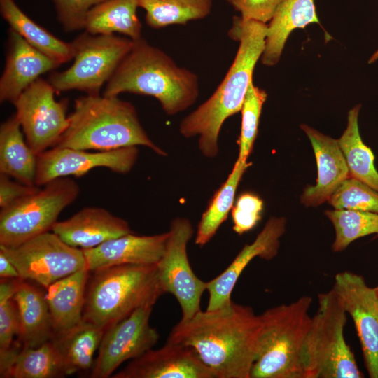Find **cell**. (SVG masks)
Instances as JSON below:
<instances>
[{"mask_svg": "<svg viewBox=\"0 0 378 378\" xmlns=\"http://www.w3.org/2000/svg\"><path fill=\"white\" fill-rule=\"evenodd\" d=\"M260 328V315L232 300L181 320L167 342L192 348L214 378H251Z\"/></svg>", "mask_w": 378, "mask_h": 378, "instance_id": "6da1fadb", "label": "cell"}, {"mask_svg": "<svg viewBox=\"0 0 378 378\" xmlns=\"http://www.w3.org/2000/svg\"><path fill=\"white\" fill-rule=\"evenodd\" d=\"M267 31L266 23L234 18L229 35L239 44L232 65L211 96L179 125L184 137L198 136L199 149L206 158L218 155V136L224 122L241 110L254 68L265 49Z\"/></svg>", "mask_w": 378, "mask_h": 378, "instance_id": "7a4b0ae2", "label": "cell"}, {"mask_svg": "<svg viewBox=\"0 0 378 378\" xmlns=\"http://www.w3.org/2000/svg\"><path fill=\"white\" fill-rule=\"evenodd\" d=\"M122 93L152 96L167 115H174L197 101L199 78L195 72L178 66L165 52L141 38L134 41L102 95Z\"/></svg>", "mask_w": 378, "mask_h": 378, "instance_id": "3957f363", "label": "cell"}, {"mask_svg": "<svg viewBox=\"0 0 378 378\" xmlns=\"http://www.w3.org/2000/svg\"><path fill=\"white\" fill-rule=\"evenodd\" d=\"M68 120L55 146L111 150L143 146L159 155H167L143 128L133 104L118 96H81L75 100Z\"/></svg>", "mask_w": 378, "mask_h": 378, "instance_id": "277c9868", "label": "cell"}, {"mask_svg": "<svg viewBox=\"0 0 378 378\" xmlns=\"http://www.w3.org/2000/svg\"><path fill=\"white\" fill-rule=\"evenodd\" d=\"M87 286L83 321L104 331L164 293L155 265H122L93 272Z\"/></svg>", "mask_w": 378, "mask_h": 378, "instance_id": "5b68a950", "label": "cell"}, {"mask_svg": "<svg viewBox=\"0 0 378 378\" xmlns=\"http://www.w3.org/2000/svg\"><path fill=\"white\" fill-rule=\"evenodd\" d=\"M310 296L260 314V328L251 378H304L302 351L312 317Z\"/></svg>", "mask_w": 378, "mask_h": 378, "instance_id": "8992f818", "label": "cell"}, {"mask_svg": "<svg viewBox=\"0 0 378 378\" xmlns=\"http://www.w3.org/2000/svg\"><path fill=\"white\" fill-rule=\"evenodd\" d=\"M346 312L332 289L318 295L302 351L304 378H362L344 330Z\"/></svg>", "mask_w": 378, "mask_h": 378, "instance_id": "52a82bcc", "label": "cell"}, {"mask_svg": "<svg viewBox=\"0 0 378 378\" xmlns=\"http://www.w3.org/2000/svg\"><path fill=\"white\" fill-rule=\"evenodd\" d=\"M43 186L1 209L0 246L16 247L52 230L62 211L80 192L78 183L68 176L55 178Z\"/></svg>", "mask_w": 378, "mask_h": 378, "instance_id": "ba28073f", "label": "cell"}, {"mask_svg": "<svg viewBox=\"0 0 378 378\" xmlns=\"http://www.w3.org/2000/svg\"><path fill=\"white\" fill-rule=\"evenodd\" d=\"M71 43L72 65L52 73L48 81L57 92L77 90L98 95L132 49L134 41L115 34L94 35L85 31Z\"/></svg>", "mask_w": 378, "mask_h": 378, "instance_id": "9c48e42d", "label": "cell"}, {"mask_svg": "<svg viewBox=\"0 0 378 378\" xmlns=\"http://www.w3.org/2000/svg\"><path fill=\"white\" fill-rule=\"evenodd\" d=\"M0 251L14 265L20 279L45 288L86 267L83 250L66 244L53 232L38 234L16 247L0 246Z\"/></svg>", "mask_w": 378, "mask_h": 378, "instance_id": "30bf717a", "label": "cell"}, {"mask_svg": "<svg viewBox=\"0 0 378 378\" xmlns=\"http://www.w3.org/2000/svg\"><path fill=\"white\" fill-rule=\"evenodd\" d=\"M193 232L188 218H174L164 253L157 263L161 288L164 293L172 294L179 303L181 321L191 318L201 310V298L206 290V282L196 276L188 258L187 245Z\"/></svg>", "mask_w": 378, "mask_h": 378, "instance_id": "8fae6325", "label": "cell"}, {"mask_svg": "<svg viewBox=\"0 0 378 378\" xmlns=\"http://www.w3.org/2000/svg\"><path fill=\"white\" fill-rule=\"evenodd\" d=\"M55 92L51 83L40 77L13 103L25 140L36 155L55 146L69 124L67 100L57 101Z\"/></svg>", "mask_w": 378, "mask_h": 378, "instance_id": "7c38bea8", "label": "cell"}, {"mask_svg": "<svg viewBox=\"0 0 378 378\" xmlns=\"http://www.w3.org/2000/svg\"><path fill=\"white\" fill-rule=\"evenodd\" d=\"M153 307L138 308L104 331L90 377H111L122 363L139 358L157 344L159 334L150 325Z\"/></svg>", "mask_w": 378, "mask_h": 378, "instance_id": "4fadbf2b", "label": "cell"}, {"mask_svg": "<svg viewBox=\"0 0 378 378\" xmlns=\"http://www.w3.org/2000/svg\"><path fill=\"white\" fill-rule=\"evenodd\" d=\"M352 318L365 365L371 378H378V295L360 275L343 272L335 275L332 288Z\"/></svg>", "mask_w": 378, "mask_h": 378, "instance_id": "5bb4252c", "label": "cell"}, {"mask_svg": "<svg viewBox=\"0 0 378 378\" xmlns=\"http://www.w3.org/2000/svg\"><path fill=\"white\" fill-rule=\"evenodd\" d=\"M138 155L136 146L97 152L54 146L37 155L35 185L44 186L59 177L81 176L97 167L127 174L134 166Z\"/></svg>", "mask_w": 378, "mask_h": 378, "instance_id": "9a60e30c", "label": "cell"}, {"mask_svg": "<svg viewBox=\"0 0 378 378\" xmlns=\"http://www.w3.org/2000/svg\"><path fill=\"white\" fill-rule=\"evenodd\" d=\"M113 378H214L191 347L167 342L132 360Z\"/></svg>", "mask_w": 378, "mask_h": 378, "instance_id": "2e32d148", "label": "cell"}, {"mask_svg": "<svg viewBox=\"0 0 378 378\" xmlns=\"http://www.w3.org/2000/svg\"><path fill=\"white\" fill-rule=\"evenodd\" d=\"M286 219L270 218L255 239L246 244L229 266L218 276L206 282L209 301L206 310H214L232 302L231 295L240 275L255 258L271 260L278 253L279 239L286 230Z\"/></svg>", "mask_w": 378, "mask_h": 378, "instance_id": "e0dca14e", "label": "cell"}, {"mask_svg": "<svg viewBox=\"0 0 378 378\" xmlns=\"http://www.w3.org/2000/svg\"><path fill=\"white\" fill-rule=\"evenodd\" d=\"M9 28L6 64L0 79V101L13 103L31 83L59 66Z\"/></svg>", "mask_w": 378, "mask_h": 378, "instance_id": "ac0fdd59", "label": "cell"}, {"mask_svg": "<svg viewBox=\"0 0 378 378\" xmlns=\"http://www.w3.org/2000/svg\"><path fill=\"white\" fill-rule=\"evenodd\" d=\"M168 235V232L154 235H136L132 232L94 248L82 249L86 267L94 272L122 265L157 264L164 253Z\"/></svg>", "mask_w": 378, "mask_h": 378, "instance_id": "d6986e66", "label": "cell"}, {"mask_svg": "<svg viewBox=\"0 0 378 378\" xmlns=\"http://www.w3.org/2000/svg\"><path fill=\"white\" fill-rule=\"evenodd\" d=\"M52 231L66 244L81 249L133 232L127 221L97 206L85 207L69 218L57 221Z\"/></svg>", "mask_w": 378, "mask_h": 378, "instance_id": "ffe728a7", "label": "cell"}, {"mask_svg": "<svg viewBox=\"0 0 378 378\" xmlns=\"http://www.w3.org/2000/svg\"><path fill=\"white\" fill-rule=\"evenodd\" d=\"M301 129L313 148L318 176L316 184L304 190L300 200L305 206H317L328 201L341 184L350 177L349 169L337 140L307 125H302Z\"/></svg>", "mask_w": 378, "mask_h": 378, "instance_id": "44dd1931", "label": "cell"}, {"mask_svg": "<svg viewBox=\"0 0 378 378\" xmlns=\"http://www.w3.org/2000/svg\"><path fill=\"white\" fill-rule=\"evenodd\" d=\"M89 272L85 267L46 288L45 298L55 335L65 332L83 321Z\"/></svg>", "mask_w": 378, "mask_h": 378, "instance_id": "7402d4cb", "label": "cell"}, {"mask_svg": "<svg viewBox=\"0 0 378 378\" xmlns=\"http://www.w3.org/2000/svg\"><path fill=\"white\" fill-rule=\"evenodd\" d=\"M311 23H320L314 0H284L267 24L262 64H276L290 33Z\"/></svg>", "mask_w": 378, "mask_h": 378, "instance_id": "603a6c76", "label": "cell"}, {"mask_svg": "<svg viewBox=\"0 0 378 378\" xmlns=\"http://www.w3.org/2000/svg\"><path fill=\"white\" fill-rule=\"evenodd\" d=\"M13 298L18 310L22 346L38 347L52 340L55 330L45 294L21 279Z\"/></svg>", "mask_w": 378, "mask_h": 378, "instance_id": "cb8c5ba5", "label": "cell"}, {"mask_svg": "<svg viewBox=\"0 0 378 378\" xmlns=\"http://www.w3.org/2000/svg\"><path fill=\"white\" fill-rule=\"evenodd\" d=\"M0 13L10 29L59 64L74 57L72 43L63 41L27 16L14 0H0Z\"/></svg>", "mask_w": 378, "mask_h": 378, "instance_id": "d4e9b609", "label": "cell"}, {"mask_svg": "<svg viewBox=\"0 0 378 378\" xmlns=\"http://www.w3.org/2000/svg\"><path fill=\"white\" fill-rule=\"evenodd\" d=\"M15 114L0 127V173L35 185L37 155L24 139Z\"/></svg>", "mask_w": 378, "mask_h": 378, "instance_id": "484cf974", "label": "cell"}, {"mask_svg": "<svg viewBox=\"0 0 378 378\" xmlns=\"http://www.w3.org/2000/svg\"><path fill=\"white\" fill-rule=\"evenodd\" d=\"M138 8L137 0H106L88 13L83 29L94 35L119 33L137 41L142 38Z\"/></svg>", "mask_w": 378, "mask_h": 378, "instance_id": "4316f807", "label": "cell"}, {"mask_svg": "<svg viewBox=\"0 0 378 378\" xmlns=\"http://www.w3.org/2000/svg\"><path fill=\"white\" fill-rule=\"evenodd\" d=\"M104 333L102 328L82 321L72 329L54 335L52 340L60 354L66 376L93 368V356Z\"/></svg>", "mask_w": 378, "mask_h": 378, "instance_id": "83f0119b", "label": "cell"}, {"mask_svg": "<svg viewBox=\"0 0 378 378\" xmlns=\"http://www.w3.org/2000/svg\"><path fill=\"white\" fill-rule=\"evenodd\" d=\"M360 105L351 108L347 115L346 128L337 139L348 167L349 176L369 186L378 192V172L374 155L363 141L358 127Z\"/></svg>", "mask_w": 378, "mask_h": 378, "instance_id": "f1b7e54d", "label": "cell"}, {"mask_svg": "<svg viewBox=\"0 0 378 378\" xmlns=\"http://www.w3.org/2000/svg\"><path fill=\"white\" fill-rule=\"evenodd\" d=\"M251 163L237 160L227 178L213 196L197 225L195 243L202 247L215 235L234 204L237 188Z\"/></svg>", "mask_w": 378, "mask_h": 378, "instance_id": "f546056e", "label": "cell"}, {"mask_svg": "<svg viewBox=\"0 0 378 378\" xmlns=\"http://www.w3.org/2000/svg\"><path fill=\"white\" fill-rule=\"evenodd\" d=\"M146 11V22L153 29L174 24L185 25L206 18L211 12L213 0H137Z\"/></svg>", "mask_w": 378, "mask_h": 378, "instance_id": "4dcf8cb0", "label": "cell"}, {"mask_svg": "<svg viewBox=\"0 0 378 378\" xmlns=\"http://www.w3.org/2000/svg\"><path fill=\"white\" fill-rule=\"evenodd\" d=\"M62 357L52 340L38 347L22 346L6 377L56 378L65 377Z\"/></svg>", "mask_w": 378, "mask_h": 378, "instance_id": "1f68e13d", "label": "cell"}, {"mask_svg": "<svg viewBox=\"0 0 378 378\" xmlns=\"http://www.w3.org/2000/svg\"><path fill=\"white\" fill-rule=\"evenodd\" d=\"M22 279H1L0 283V377H6L20 351L13 341L19 337L20 325L17 305L13 296Z\"/></svg>", "mask_w": 378, "mask_h": 378, "instance_id": "d6a6232c", "label": "cell"}, {"mask_svg": "<svg viewBox=\"0 0 378 378\" xmlns=\"http://www.w3.org/2000/svg\"><path fill=\"white\" fill-rule=\"evenodd\" d=\"M325 214L335 229V240L332 246L335 252L344 251L360 237L378 234V213L335 209L326 211Z\"/></svg>", "mask_w": 378, "mask_h": 378, "instance_id": "836d02e7", "label": "cell"}, {"mask_svg": "<svg viewBox=\"0 0 378 378\" xmlns=\"http://www.w3.org/2000/svg\"><path fill=\"white\" fill-rule=\"evenodd\" d=\"M267 94L252 82L246 92L241 108V127L239 139L237 160L247 161L258 134L260 117Z\"/></svg>", "mask_w": 378, "mask_h": 378, "instance_id": "e575fe53", "label": "cell"}, {"mask_svg": "<svg viewBox=\"0 0 378 378\" xmlns=\"http://www.w3.org/2000/svg\"><path fill=\"white\" fill-rule=\"evenodd\" d=\"M328 202L337 209L378 213V192L351 177L341 184Z\"/></svg>", "mask_w": 378, "mask_h": 378, "instance_id": "d590c367", "label": "cell"}, {"mask_svg": "<svg viewBox=\"0 0 378 378\" xmlns=\"http://www.w3.org/2000/svg\"><path fill=\"white\" fill-rule=\"evenodd\" d=\"M263 209V202L256 195L246 192L241 195L232 209L233 230L242 234L252 230L259 222Z\"/></svg>", "mask_w": 378, "mask_h": 378, "instance_id": "8d00e7d4", "label": "cell"}, {"mask_svg": "<svg viewBox=\"0 0 378 378\" xmlns=\"http://www.w3.org/2000/svg\"><path fill=\"white\" fill-rule=\"evenodd\" d=\"M106 0H52L59 23L66 31L83 29L88 13Z\"/></svg>", "mask_w": 378, "mask_h": 378, "instance_id": "74e56055", "label": "cell"}, {"mask_svg": "<svg viewBox=\"0 0 378 378\" xmlns=\"http://www.w3.org/2000/svg\"><path fill=\"white\" fill-rule=\"evenodd\" d=\"M245 20L266 23L274 16L284 0H227Z\"/></svg>", "mask_w": 378, "mask_h": 378, "instance_id": "f35d334b", "label": "cell"}, {"mask_svg": "<svg viewBox=\"0 0 378 378\" xmlns=\"http://www.w3.org/2000/svg\"><path fill=\"white\" fill-rule=\"evenodd\" d=\"M39 189L40 186L13 181L9 176L0 173V207H6Z\"/></svg>", "mask_w": 378, "mask_h": 378, "instance_id": "ab89813d", "label": "cell"}, {"mask_svg": "<svg viewBox=\"0 0 378 378\" xmlns=\"http://www.w3.org/2000/svg\"><path fill=\"white\" fill-rule=\"evenodd\" d=\"M1 279H20L19 273L11 261L0 251Z\"/></svg>", "mask_w": 378, "mask_h": 378, "instance_id": "60d3db41", "label": "cell"}, {"mask_svg": "<svg viewBox=\"0 0 378 378\" xmlns=\"http://www.w3.org/2000/svg\"><path fill=\"white\" fill-rule=\"evenodd\" d=\"M378 59V50L373 53V55L370 58L368 63L372 64L374 62Z\"/></svg>", "mask_w": 378, "mask_h": 378, "instance_id": "b9f144b4", "label": "cell"}, {"mask_svg": "<svg viewBox=\"0 0 378 378\" xmlns=\"http://www.w3.org/2000/svg\"><path fill=\"white\" fill-rule=\"evenodd\" d=\"M376 290H377V295H378V286L376 287Z\"/></svg>", "mask_w": 378, "mask_h": 378, "instance_id": "7bdbcfd3", "label": "cell"}]
</instances>
